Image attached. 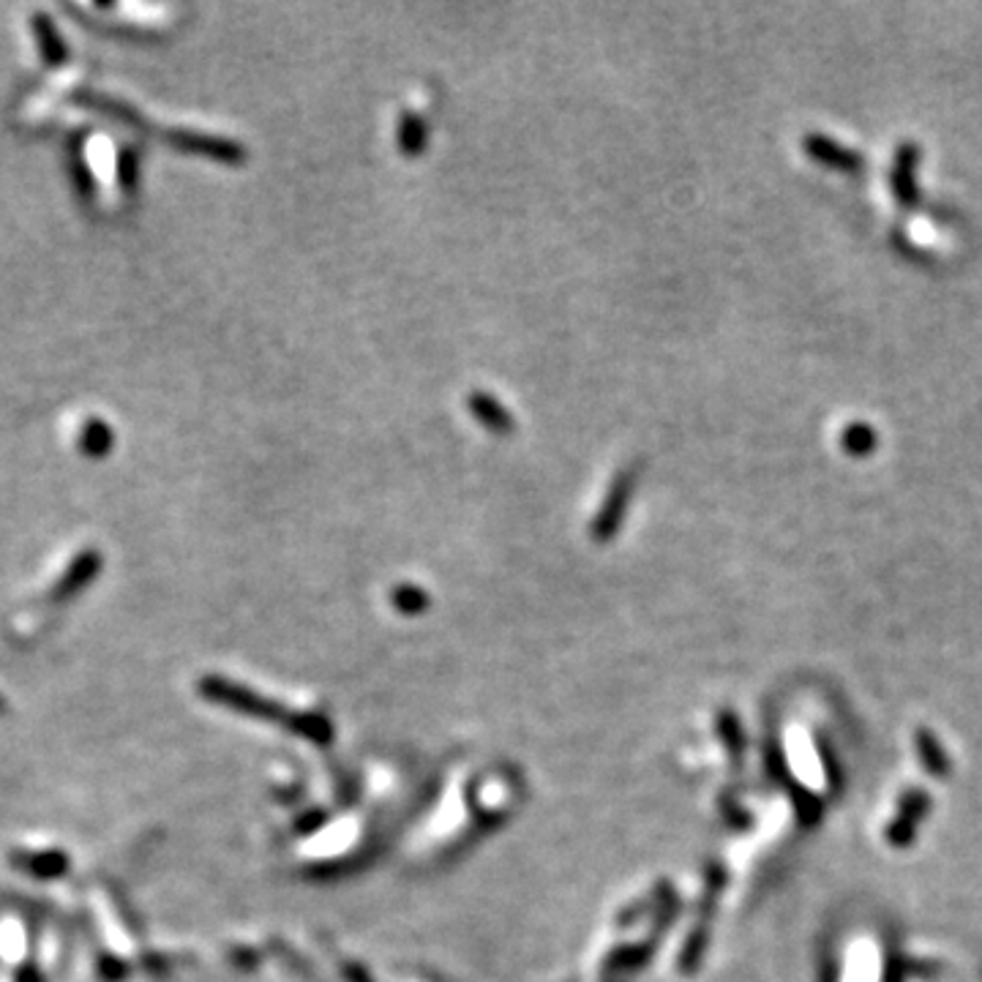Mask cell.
<instances>
[{
  "label": "cell",
  "mask_w": 982,
  "mask_h": 982,
  "mask_svg": "<svg viewBox=\"0 0 982 982\" xmlns=\"http://www.w3.org/2000/svg\"><path fill=\"white\" fill-rule=\"evenodd\" d=\"M917 747H920V756H923L925 767H928V773H934V775L950 773V762H947L945 751H941L939 742H936L928 732L917 734Z\"/></svg>",
  "instance_id": "cell-2"
},
{
  "label": "cell",
  "mask_w": 982,
  "mask_h": 982,
  "mask_svg": "<svg viewBox=\"0 0 982 982\" xmlns=\"http://www.w3.org/2000/svg\"><path fill=\"white\" fill-rule=\"evenodd\" d=\"M928 797L923 791H909L901 800V817L887 827V838L895 846H906L914 838V824L928 813Z\"/></svg>",
  "instance_id": "cell-1"
}]
</instances>
